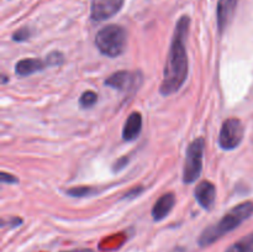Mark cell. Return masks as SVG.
Segmentation results:
<instances>
[{
	"label": "cell",
	"instance_id": "44dd1931",
	"mask_svg": "<svg viewBox=\"0 0 253 252\" xmlns=\"http://www.w3.org/2000/svg\"><path fill=\"white\" fill-rule=\"evenodd\" d=\"M22 224V219H20V217H16V216H12L10 217L7 221H5V220H2L1 222V226H10V227H16L19 226V225Z\"/></svg>",
	"mask_w": 253,
	"mask_h": 252
},
{
	"label": "cell",
	"instance_id": "7c38bea8",
	"mask_svg": "<svg viewBox=\"0 0 253 252\" xmlns=\"http://www.w3.org/2000/svg\"><path fill=\"white\" fill-rule=\"evenodd\" d=\"M46 67L48 66H47L44 59L24 58L20 59V61L15 64V73L19 77H27L42 71V69H44Z\"/></svg>",
	"mask_w": 253,
	"mask_h": 252
},
{
	"label": "cell",
	"instance_id": "6da1fadb",
	"mask_svg": "<svg viewBox=\"0 0 253 252\" xmlns=\"http://www.w3.org/2000/svg\"><path fill=\"white\" fill-rule=\"evenodd\" d=\"M189 27L190 17L188 15H183L175 25L163 71V81L160 86V93L163 96H169L179 91L187 81L189 73V61L185 44Z\"/></svg>",
	"mask_w": 253,
	"mask_h": 252
},
{
	"label": "cell",
	"instance_id": "ffe728a7",
	"mask_svg": "<svg viewBox=\"0 0 253 252\" xmlns=\"http://www.w3.org/2000/svg\"><path fill=\"white\" fill-rule=\"evenodd\" d=\"M143 190H145V188L141 187V185H138V187H136V188H132V189L128 190V192L124 195L123 199L131 200V199H133V198H137L138 195L143 192Z\"/></svg>",
	"mask_w": 253,
	"mask_h": 252
},
{
	"label": "cell",
	"instance_id": "7a4b0ae2",
	"mask_svg": "<svg viewBox=\"0 0 253 252\" xmlns=\"http://www.w3.org/2000/svg\"><path fill=\"white\" fill-rule=\"evenodd\" d=\"M253 214V203L244 202L239 205L230 209L216 224L208 226L204 231L200 234L198 239V244L200 247H207L216 242L229 232L234 231L244 221L252 216Z\"/></svg>",
	"mask_w": 253,
	"mask_h": 252
},
{
	"label": "cell",
	"instance_id": "277c9868",
	"mask_svg": "<svg viewBox=\"0 0 253 252\" xmlns=\"http://www.w3.org/2000/svg\"><path fill=\"white\" fill-rule=\"evenodd\" d=\"M205 140L204 137H198L190 142L187 148L184 169H183V183L192 184L197 182L203 170V160H204Z\"/></svg>",
	"mask_w": 253,
	"mask_h": 252
},
{
	"label": "cell",
	"instance_id": "30bf717a",
	"mask_svg": "<svg viewBox=\"0 0 253 252\" xmlns=\"http://www.w3.org/2000/svg\"><path fill=\"white\" fill-rule=\"evenodd\" d=\"M175 205V195L174 193H165L162 197L158 198L156 200L155 205L152 208V211H151V215H152L153 220L155 221H162L165 220L168 215L170 214V211L173 210Z\"/></svg>",
	"mask_w": 253,
	"mask_h": 252
},
{
	"label": "cell",
	"instance_id": "4fadbf2b",
	"mask_svg": "<svg viewBox=\"0 0 253 252\" xmlns=\"http://www.w3.org/2000/svg\"><path fill=\"white\" fill-rule=\"evenodd\" d=\"M225 252H253V232L241 237Z\"/></svg>",
	"mask_w": 253,
	"mask_h": 252
},
{
	"label": "cell",
	"instance_id": "9a60e30c",
	"mask_svg": "<svg viewBox=\"0 0 253 252\" xmlns=\"http://www.w3.org/2000/svg\"><path fill=\"white\" fill-rule=\"evenodd\" d=\"M98 103V94L94 90H85L79 98V105L83 109L93 108Z\"/></svg>",
	"mask_w": 253,
	"mask_h": 252
},
{
	"label": "cell",
	"instance_id": "9c48e42d",
	"mask_svg": "<svg viewBox=\"0 0 253 252\" xmlns=\"http://www.w3.org/2000/svg\"><path fill=\"white\" fill-rule=\"evenodd\" d=\"M194 197L197 199L198 204L205 210L212 209L216 199V187L214 183L209 180H203L197 185L194 190Z\"/></svg>",
	"mask_w": 253,
	"mask_h": 252
},
{
	"label": "cell",
	"instance_id": "3957f363",
	"mask_svg": "<svg viewBox=\"0 0 253 252\" xmlns=\"http://www.w3.org/2000/svg\"><path fill=\"white\" fill-rule=\"evenodd\" d=\"M95 46L101 54L110 58L121 56L127 47V32L119 25H108L98 31Z\"/></svg>",
	"mask_w": 253,
	"mask_h": 252
},
{
	"label": "cell",
	"instance_id": "8992f818",
	"mask_svg": "<svg viewBox=\"0 0 253 252\" xmlns=\"http://www.w3.org/2000/svg\"><path fill=\"white\" fill-rule=\"evenodd\" d=\"M141 76L138 73H132L128 71H118L109 76L105 79L104 84L109 88H113L119 91H131L132 89H137L140 85Z\"/></svg>",
	"mask_w": 253,
	"mask_h": 252
},
{
	"label": "cell",
	"instance_id": "603a6c76",
	"mask_svg": "<svg viewBox=\"0 0 253 252\" xmlns=\"http://www.w3.org/2000/svg\"><path fill=\"white\" fill-rule=\"evenodd\" d=\"M6 82H7V78H6V76H5V74H4V76H2V81H1V83H2V84H5V83H6Z\"/></svg>",
	"mask_w": 253,
	"mask_h": 252
},
{
	"label": "cell",
	"instance_id": "2e32d148",
	"mask_svg": "<svg viewBox=\"0 0 253 252\" xmlns=\"http://www.w3.org/2000/svg\"><path fill=\"white\" fill-rule=\"evenodd\" d=\"M44 61H46L47 66L48 67L61 66V64L64 62V54L59 51H53L51 52V53L47 54Z\"/></svg>",
	"mask_w": 253,
	"mask_h": 252
},
{
	"label": "cell",
	"instance_id": "d6986e66",
	"mask_svg": "<svg viewBox=\"0 0 253 252\" xmlns=\"http://www.w3.org/2000/svg\"><path fill=\"white\" fill-rule=\"evenodd\" d=\"M128 157H121V158H119L118 161H116L115 163H114L113 165V170L115 173H118V172H120V170H123L124 168L126 167V166H127V163H128Z\"/></svg>",
	"mask_w": 253,
	"mask_h": 252
},
{
	"label": "cell",
	"instance_id": "5bb4252c",
	"mask_svg": "<svg viewBox=\"0 0 253 252\" xmlns=\"http://www.w3.org/2000/svg\"><path fill=\"white\" fill-rule=\"evenodd\" d=\"M99 192L98 188L90 187V185H77V187L69 188L66 190L67 195L73 198H85V197H93Z\"/></svg>",
	"mask_w": 253,
	"mask_h": 252
},
{
	"label": "cell",
	"instance_id": "8fae6325",
	"mask_svg": "<svg viewBox=\"0 0 253 252\" xmlns=\"http://www.w3.org/2000/svg\"><path fill=\"white\" fill-rule=\"evenodd\" d=\"M142 115L137 111H133L126 119L123 127V138L125 141H133L140 136L142 131Z\"/></svg>",
	"mask_w": 253,
	"mask_h": 252
},
{
	"label": "cell",
	"instance_id": "e0dca14e",
	"mask_svg": "<svg viewBox=\"0 0 253 252\" xmlns=\"http://www.w3.org/2000/svg\"><path fill=\"white\" fill-rule=\"evenodd\" d=\"M30 37H31V31H30L29 27H22V29L17 30L12 34V40L15 42H24L29 40Z\"/></svg>",
	"mask_w": 253,
	"mask_h": 252
},
{
	"label": "cell",
	"instance_id": "ba28073f",
	"mask_svg": "<svg viewBox=\"0 0 253 252\" xmlns=\"http://www.w3.org/2000/svg\"><path fill=\"white\" fill-rule=\"evenodd\" d=\"M237 4L239 0H219L216 7V19H217V29L220 34H224L229 26L231 25L232 20L235 17Z\"/></svg>",
	"mask_w": 253,
	"mask_h": 252
},
{
	"label": "cell",
	"instance_id": "ac0fdd59",
	"mask_svg": "<svg viewBox=\"0 0 253 252\" xmlns=\"http://www.w3.org/2000/svg\"><path fill=\"white\" fill-rule=\"evenodd\" d=\"M0 180H1V183H7V184H16V183H19V178L16 175L6 172L0 173Z\"/></svg>",
	"mask_w": 253,
	"mask_h": 252
},
{
	"label": "cell",
	"instance_id": "7402d4cb",
	"mask_svg": "<svg viewBox=\"0 0 253 252\" xmlns=\"http://www.w3.org/2000/svg\"><path fill=\"white\" fill-rule=\"evenodd\" d=\"M62 252H95L90 249H76V250H69V251H62Z\"/></svg>",
	"mask_w": 253,
	"mask_h": 252
},
{
	"label": "cell",
	"instance_id": "5b68a950",
	"mask_svg": "<svg viewBox=\"0 0 253 252\" xmlns=\"http://www.w3.org/2000/svg\"><path fill=\"white\" fill-rule=\"evenodd\" d=\"M244 136L245 126L242 121L236 118H230L222 123L217 142L224 151H232L241 145Z\"/></svg>",
	"mask_w": 253,
	"mask_h": 252
},
{
	"label": "cell",
	"instance_id": "52a82bcc",
	"mask_svg": "<svg viewBox=\"0 0 253 252\" xmlns=\"http://www.w3.org/2000/svg\"><path fill=\"white\" fill-rule=\"evenodd\" d=\"M124 6V0H91L90 17L93 21H105L118 14Z\"/></svg>",
	"mask_w": 253,
	"mask_h": 252
}]
</instances>
